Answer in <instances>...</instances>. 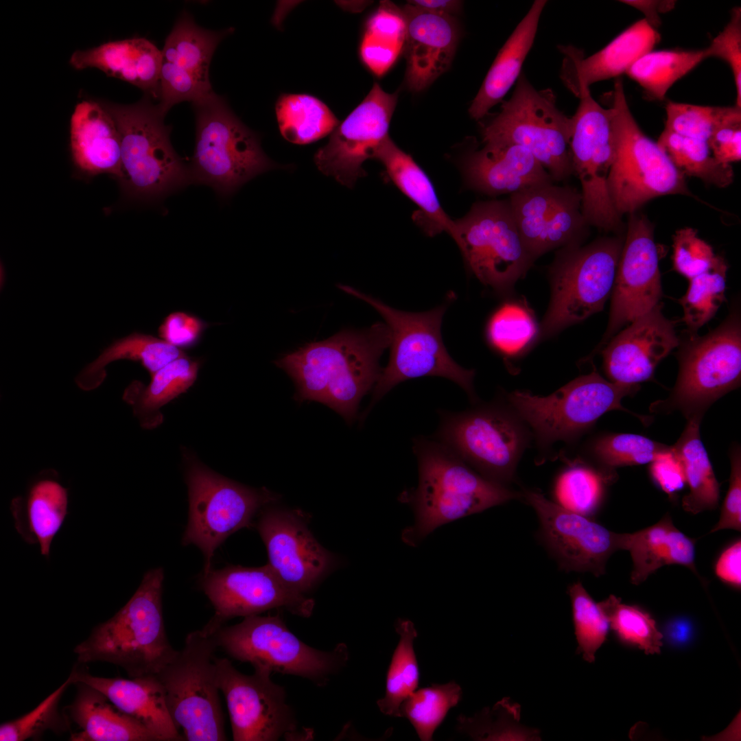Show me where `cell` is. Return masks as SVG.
I'll return each instance as SVG.
<instances>
[{
	"instance_id": "bcb514c9",
	"label": "cell",
	"mask_w": 741,
	"mask_h": 741,
	"mask_svg": "<svg viewBox=\"0 0 741 741\" xmlns=\"http://www.w3.org/2000/svg\"><path fill=\"white\" fill-rule=\"evenodd\" d=\"M727 269L725 260L718 255L707 271L688 280L687 292L679 302L683 308V320L690 336L696 335L725 301Z\"/></svg>"
},
{
	"instance_id": "94428289",
	"label": "cell",
	"mask_w": 741,
	"mask_h": 741,
	"mask_svg": "<svg viewBox=\"0 0 741 741\" xmlns=\"http://www.w3.org/2000/svg\"><path fill=\"white\" fill-rule=\"evenodd\" d=\"M650 473L655 482L669 496L681 490L686 478L681 460L672 450L650 462Z\"/></svg>"
},
{
	"instance_id": "1f68e13d",
	"label": "cell",
	"mask_w": 741,
	"mask_h": 741,
	"mask_svg": "<svg viewBox=\"0 0 741 741\" xmlns=\"http://www.w3.org/2000/svg\"><path fill=\"white\" fill-rule=\"evenodd\" d=\"M162 53L150 40L132 38L76 51L69 62L75 69L96 68L107 75L128 82L158 99Z\"/></svg>"
},
{
	"instance_id": "8d00e7d4",
	"label": "cell",
	"mask_w": 741,
	"mask_h": 741,
	"mask_svg": "<svg viewBox=\"0 0 741 741\" xmlns=\"http://www.w3.org/2000/svg\"><path fill=\"white\" fill-rule=\"evenodd\" d=\"M10 508L17 532L27 543L38 544L41 554L48 557L68 513L67 489L52 478L40 479L25 497L13 499Z\"/></svg>"
},
{
	"instance_id": "9f6ffc18",
	"label": "cell",
	"mask_w": 741,
	"mask_h": 741,
	"mask_svg": "<svg viewBox=\"0 0 741 741\" xmlns=\"http://www.w3.org/2000/svg\"><path fill=\"white\" fill-rule=\"evenodd\" d=\"M672 239L673 269L688 280L707 271L718 257L693 228L677 230Z\"/></svg>"
},
{
	"instance_id": "4fadbf2b",
	"label": "cell",
	"mask_w": 741,
	"mask_h": 741,
	"mask_svg": "<svg viewBox=\"0 0 741 741\" xmlns=\"http://www.w3.org/2000/svg\"><path fill=\"white\" fill-rule=\"evenodd\" d=\"M679 362V375L672 393L652 408L663 411L679 410L687 419L702 417L712 403L740 384L738 316L731 314L705 336H691L680 350Z\"/></svg>"
},
{
	"instance_id": "484cf974",
	"label": "cell",
	"mask_w": 741,
	"mask_h": 741,
	"mask_svg": "<svg viewBox=\"0 0 741 741\" xmlns=\"http://www.w3.org/2000/svg\"><path fill=\"white\" fill-rule=\"evenodd\" d=\"M607 343L602 355L609 381L637 385L653 378L655 368L678 346L679 339L673 321L665 317L659 303Z\"/></svg>"
},
{
	"instance_id": "d6986e66",
	"label": "cell",
	"mask_w": 741,
	"mask_h": 741,
	"mask_svg": "<svg viewBox=\"0 0 741 741\" xmlns=\"http://www.w3.org/2000/svg\"><path fill=\"white\" fill-rule=\"evenodd\" d=\"M217 682L225 697L235 741H274L296 727L285 690L265 668L238 671L227 658H215Z\"/></svg>"
},
{
	"instance_id": "9a60e30c",
	"label": "cell",
	"mask_w": 741,
	"mask_h": 741,
	"mask_svg": "<svg viewBox=\"0 0 741 741\" xmlns=\"http://www.w3.org/2000/svg\"><path fill=\"white\" fill-rule=\"evenodd\" d=\"M455 222L454 241L468 268L495 292L503 294L510 290L534 263L508 199L475 202Z\"/></svg>"
},
{
	"instance_id": "d6a6232c",
	"label": "cell",
	"mask_w": 741,
	"mask_h": 741,
	"mask_svg": "<svg viewBox=\"0 0 741 741\" xmlns=\"http://www.w3.org/2000/svg\"><path fill=\"white\" fill-rule=\"evenodd\" d=\"M696 540L686 536L666 515L652 526L633 533H619L620 550H627L633 561L631 580L639 585L661 567L681 565L698 575L695 566Z\"/></svg>"
},
{
	"instance_id": "4dcf8cb0",
	"label": "cell",
	"mask_w": 741,
	"mask_h": 741,
	"mask_svg": "<svg viewBox=\"0 0 741 741\" xmlns=\"http://www.w3.org/2000/svg\"><path fill=\"white\" fill-rule=\"evenodd\" d=\"M71 149L75 165L89 175L121 177V139L116 123L102 104H78L71 118Z\"/></svg>"
},
{
	"instance_id": "03108f58",
	"label": "cell",
	"mask_w": 741,
	"mask_h": 741,
	"mask_svg": "<svg viewBox=\"0 0 741 741\" xmlns=\"http://www.w3.org/2000/svg\"><path fill=\"white\" fill-rule=\"evenodd\" d=\"M408 3L434 14L451 16L460 11L462 5L460 1L455 0H413Z\"/></svg>"
},
{
	"instance_id": "f35d334b",
	"label": "cell",
	"mask_w": 741,
	"mask_h": 741,
	"mask_svg": "<svg viewBox=\"0 0 741 741\" xmlns=\"http://www.w3.org/2000/svg\"><path fill=\"white\" fill-rule=\"evenodd\" d=\"M186 355L180 348L150 335L132 333L115 341L75 377L83 390L99 387L106 376L105 367L119 360L139 362L152 375L172 361Z\"/></svg>"
},
{
	"instance_id": "f6af8a7d",
	"label": "cell",
	"mask_w": 741,
	"mask_h": 741,
	"mask_svg": "<svg viewBox=\"0 0 741 741\" xmlns=\"http://www.w3.org/2000/svg\"><path fill=\"white\" fill-rule=\"evenodd\" d=\"M395 630L400 639L388 668L385 695L377 703L384 714L401 717V703L418 688L419 672L413 646L417 632L411 621L402 619L397 621Z\"/></svg>"
},
{
	"instance_id": "8fae6325",
	"label": "cell",
	"mask_w": 741,
	"mask_h": 741,
	"mask_svg": "<svg viewBox=\"0 0 741 741\" xmlns=\"http://www.w3.org/2000/svg\"><path fill=\"white\" fill-rule=\"evenodd\" d=\"M572 117L556 106L551 89L537 90L520 75L512 97L482 128L483 143L506 142L527 149L554 183L574 175L570 152Z\"/></svg>"
},
{
	"instance_id": "9c48e42d",
	"label": "cell",
	"mask_w": 741,
	"mask_h": 741,
	"mask_svg": "<svg viewBox=\"0 0 741 741\" xmlns=\"http://www.w3.org/2000/svg\"><path fill=\"white\" fill-rule=\"evenodd\" d=\"M213 637L202 628L189 633L181 650L156 675L171 717L187 741H224Z\"/></svg>"
},
{
	"instance_id": "5b68a950",
	"label": "cell",
	"mask_w": 741,
	"mask_h": 741,
	"mask_svg": "<svg viewBox=\"0 0 741 741\" xmlns=\"http://www.w3.org/2000/svg\"><path fill=\"white\" fill-rule=\"evenodd\" d=\"M118 128L121 177L128 198L153 202L191 184L189 165L170 141L171 127L157 105L145 99L131 105L104 104Z\"/></svg>"
},
{
	"instance_id": "836d02e7",
	"label": "cell",
	"mask_w": 741,
	"mask_h": 741,
	"mask_svg": "<svg viewBox=\"0 0 741 741\" xmlns=\"http://www.w3.org/2000/svg\"><path fill=\"white\" fill-rule=\"evenodd\" d=\"M64 713L78 727L71 741H157L145 727L121 711L99 690L83 682Z\"/></svg>"
},
{
	"instance_id": "603a6c76",
	"label": "cell",
	"mask_w": 741,
	"mask_h": 741,
	"mask_svg": "<svg viewBox=\"0 0 741 741\" xmlns=\"http://www.w3.org/2000/svg\"><path fill=\"white\" fill-rule=\"evenodd\" d=\"M661 296L653 226L644 215L631 213L612 290L609 324L602 344L623 326L659 304Z\"/></svg>"
},
{
	"instance_id": "f1b7e54d",
	"label": "cell",
	"mask_w": 741,
	"mask_h": 741,
	"mask_svg": "<svg viewBox=\"0 0 741 741\" xmlns=\"http://www.w3.org/2000/svg\"><path fill=\"white\" fill-rule=\"evenodd\" d=\"M72 684L83 682L99 690L121 711L148 729L157 741L185 740L169 712L165 691L156 675L105 678L73 670Z\"/></svg>"
},
{
	"instance_id": "60d3db41",
	"label": "cell",
	"mask_w": 741,
	"mask_h": 741,
	"mask_svg": "<svg viewBox=\"0 0 741 741\" xmlns=\"http://www.w3.org/2000/svg\"><path fill=\"white\" fill-rule=\"evenodd\" d=\"M275 111L281 135L294 144L315 142L331 134L340 124L323 102L308 94H281Z\"/></svg>"
},
{
	"instance_id": "be15d7a7",
	"label": "cell",
	"mask_w": 741,
	"mask_h": 741,
	"mask_svg": "<svg viewBox=\"0 0 741 741\" xmlns=\"http://www.w3.org/2000/svg\"><path fill=\"white\" fill-rule=\"evenodd\" d=\"M741 541H736L718 558L715 573L722 581L740 587L741 585Z\"/></svg>"
},
{
	"instance_id": "ffe728a7",
	"label": "cell",
	"mask_w": 741,
	"mask_h": 741,
	"mask_svg": "<svg viewBox=\"0 0 741 741\" xmlns=\"http://www.w3.org/2000/svg\"><path fill=\"white\" fill-rule=\"evenodd\" d=\"M508 200L534 261L554 249L582 245L589 235L580 191L572 185L549 183L510 194Z\"/></svg>"
},
{
	"instance_id": "e0dca14e",
	"label": "cell",
	"mask_w": 741,
	"mask_h": 741,
	"mask_svg": "<svg viewBox=\"0 0 741 741\" xmlns=\"http://www.w3.org/2000/svg\"><path fill=\"white\" fill-rule=\"evenodd\" d=\"M572 117L570 152L574 175L580 181L581 210L590 226L619 233L622 217L611 202L607 180L615 151L613 110L604 108L590 91L580 93Z\"/></svg>"
},
{
	"instance_id": "f5cc1de1",
	"label": "cell",
	"mask_w": 741,
	"mask_h": 741,
	"mask_svg": "<svg viewBox=\"0 0 741 741\" xmlns=\"http://www.w3.org/2000/svg\"><path fill=\"white\" fill-rule=\"evenodd\" d=\"M534 319L528 309L513 302L502 305L486 326L489 344L505 357L520 353L537 334Z\"/></svg>"
},
{
	"instance_id": "7c38bea8",
	"label": "cell",
	"mask_w": 741,
	"mask_h": 741,
	"mask_svg": "<svg viewBox=\"0 0 741 741\" xmlns=\"http://www.w3.org/2000/svg\"><path fill=\"white\" fill-rule=\"evenodd\" d=\"M624 239L604 237L583 246L560 248L551 266V301L541 338L602 310L611 293Z\"/></svg>"
},
{
	"instance_id": "ac0fdd59",
	"label": "cell",
	"mask_w": 741,
	"mask_h": 741,
	"mask_svg": "<svg viewBox=\"0 0 741 741\" xmlns=\"http://www.w3.org/2000/svg\"><path fill=\"white\" fill-rule=\"evenodd\" d=\"M200 585L215 609L214 615L202 628L210 635L235 617L245 618L283 608L307 618L314 607L312 598L287 585L268 564L259 567L231 565L211 569L203 573Z\"/></svg>"
},
{
	"instance_id": "680465c9",
	"label": "cell",
	"mask_w": 741,
	"mask_h": 741,
	"mask_svg": "<svg viewBox=\"0 0 741 741\" xmlns=\"http://www.w3.org/2000/svg\"><path fill=\"white\" fill-rule=\"evenodd\" d=\"M207 322L185 311L169 314L158 328L159 336L167 342L180 348H189L200 340Z\"/></svg>"
},
{
	"instance_id": "db71d44e",
	"label": "cell",
	"mask_w": 741,
	"mask_h": 741,
	"mask_svg": "<svg viewBox=\"0 0 741 741\" xmlns=\"http://www.w3.org/2000/svg\"><path fill=\"white\" fill-rule=\"evenodd\" d=\"M568 593L578 642L577 653H582L585 661L593 662L596 652L607 639L608 619L599 602L592 599L581 583L570 585Z\"/></svg>"
},
{
	"instance_id": "c3c4849f",
	"label": "cell",
	"mask_w": 741,
	"mask_h": 741,
	"mask_svg": "<svg viewBox=\"0 0 741 741\" xmlns=\"http://www.w3.org/2000/svg\"><path fill=\"white\" fill-rule=\"evenodd\" d=\"M461 696L462 689L454 681L416 689L401 703L400 716L409 720L421 740H432L434 731Z\"/></svg>"
},
{
	"instance_id": "7a4b0ae2",
	"label": "cell",
	"mask_w": 741,
	"mask_h": 741,
	"mask_svg": "<svg viewBox=\"0 0 741 741\" xmlns=\"http://www.w3.org/2000/svg\"><path fill=\"white\" fill-rule=\"evenodd\" d=\"M413 449L419 483L408 498L415 515L403 534L408 544L443 524L521 498V492L484 477L439 441L417 438Z\"/></svg>"
},
{
	"instance_id": "6125c7cd",
	"label": "cell",
	"mask_w": 741,
	"mask_h": 741,
	"mask_svg": "<svg viewBox=\"0 0 741 741\" xmlns=\"http://www.w3.org/2000/svg\"><path fill=\"white\" fill-rule=\"evenodd\" d=\"M714 158L720 163L731 165L741 159V123L728 125L716 130L707 140Z\"/></svg>"
},
{
	"instance_id": "5bb4252c",
	"label": "cell",
	"mask_w": 741,
	"mask_h": 741,
	"mask_svg": "<svg viewBox=\"0 0 741 741\" xmlns=\"http://www.w3.org/2000/svg\"><path fill=\"white\" fill-rule=\"evenodd\" d=\"M213 637L230 657L254 668L293 674L323 683L348 659L344 644L331 651L315 649L296 637L279 615L245 617L222 626Z\"/></svg>"
},
{
	"instance_id": "681fc988",
	"label": "cell",
	"mask_w": 741,
	"mask_h": 741,
	"mask_svg": "<svg viewBox=\"0 0 741 741\" xmlns=\"http://www.w3.org/2000/svg\"><path fill=\"white\" fill-rule=\"evenodd\" d=\"M399 12L384 1L365 21L360 57L366 67L377 76L384 75L394 61Z\"/></svg>"
},
{
	"instance_id": "d4e9b609",
	"label": "cell",
	"mask_w": 741,
	"mask_h": 741,
	"mask_svg": "<svg viewBox=\"0 0 741 741\" xmlns=\"http://www.w3.org/2000/svg\"><path fill=\"white\" fill-rule=\"evenodd\" d=\"M257 529L266 547L268 564L287 585L301 593L316 585L333 565V556L296 511L267 508L261 513Z\"/></svg>"
},
{
	"instance_id": "4316f807",
	"label": "cell",
	"mask_w": 741,
	"mask_h": 741,
	"mask_svg": "<svg viewBox=\"0 0 741 741\" xmlns=\"http://www.w3.org/2000/svg\"><path fill=\"white\" fill-rule=\"evenodd\" d=\"M404 23L405 82L420 92L449 67L459 40L454 16L434 14L410 3L401 12Z\"/></svg>"
},
{
	"instance_id": "277c9868",
	"label": "cell",
	"mask_w": 741,
	"mask_h": 741,
	"mask_svg": "<svg viewBox=\"0 0 741 741\" xmlns=\"http://www.w3.org/2000/svg\"><path fill=\"white\" fill-rule=\"evenodd\" d=\"M338 287L375 309L391 332L389 362L374 386L371 405L398 384L425 376L442 377L454 381L467 393L473 403H478L473 382L475 371L460 366L451 358L441 336L443 315L454 294L450 293L445 303L431 310L409 312L392 308L351 286L340 284Z\"/></svg>"
},
{
	"instance_id": "7bdbcfd3",
	"label": "cell",
	"mask_w": 741,
	"mask_h": 741,
	"mask_svg": "<svg viewBox=\"0 0 741 741\" xmlns=\"http://www.w3.org/2000/svg\"><path fill=\"white\" fill-rule=\"evenodd\" d=\"M706 59L705 51H651L637 60L626 74L655 99H664L670 88Z\"/></svg>"
},
{
	"instance_id": "7402d4cb",
	"label": "cell",
	"mask_w": 741,
	"mask_h": 741,
	"mask_svg": "<svg viewBox=\"0 0 741 741\" xmlns=\"http://www.w3.org/2000/svg\"><path fill=\"white\" fill-rule=\"evenodd\" d=\"M521 493L537 515L540 539L562 569L596 576L604 574L608 559L620 550L619 533L560 506L538 491L523 489Z\"/></svg>"
},
{
	"instance_id": "6f0895ef",
	"label": "cell",
	"mask_w": 741,
	"mask_h": 741,
	"mask_svg": "<svg viewBox=\"0 0 741 741\" xmlns=\"http://www.w3.org/2000/svg\"><path fill=\"white\" fill-rule=\"evenodd\" d=\"M706 58H717L726 62L733 76L736 89V106L741 107V8H733L731 18L723 30L704 49Z\"/></svg>"
},
{
	"instance_id": "11a10c76",
	"label": "cell",
	"mask_w": 741,
	"mask_h": 741,
	"mask_svg": "<svg viewBox=\"0 0 741 741\" xmlns=\"http://www.w3.org/2000/svg\"><path fill=\"white\" fill-rule=\"evenodd\" d=\"M72 684L71 677L54 692L49 694L34 709L13 720L0 726L1 741H23L36 739L46 731L54 732L67 731L69 722L67 716L58 709L60 698L66 688Z\"/></svg>"
},
{
	"instance_id": "6da1fadb",
	"label": "cell",
	"mask_w": 741,
	"mask_h": 741,
	"mask_svg": "<svg viewBox=\"0 0 741 741\" xmlns=\"http://www.w3.org/2000/svg\"><path fill=\"white\" fill-rule=\"evenodd\" d=\"M391 340L388 325L376 322L307 343L274 364L293 380L296 401L322 403L351 423L380 375L379 360Z\"/></svg>"
},
{
	"instance_id": "ee69618b",
	"label": "cell",
	"mask_w": 741,
	"mask_h": 741,
	"mask_svg": "<svg viewBox=\"0 0 741 741\" xmlns=\"http://www.w3.org/2000/svg\"><path fill=\"white\" fill-rule=\"evenodd\" d=\"M605 473L583 460L567 462L557 473L552 486L554 502L574 513L589 517L603 499Z\"/></svg>"
},
{
	"instance_id": "83f0119b",
	"label": "cell",
	"mask_w": 741,
	"mask_h": 741,
	"mask_svg": "<svg viewBox=\"0 0 741 741\" xmlns=\"http://www.w3.org/2000/svg\"><path fill=\"white\" fill-rule=\"evenodd\" d=\"M484 143L481 149L470 152L463 163L464 177L471 189L497 196L554 182L525 148L506 142Z\"/></svg>"
},
{
	"instance_id": "52a82bcc",
	"label": "cell",
	"mask_w": 741,
	"mask_h": 741,
	"mask_svg": "<svg viewBox=\"0 0 741 741\" xmlns=\"http://www.w3.org/2000/svg\"><path fill=\"white\" fill-rule=\"evenodd\" d=\"M612 108L615 151L607 180L609 194L622 217L635 213L653 198L682 195L696 198L684 176L657 142L641 130L628 107L622 81L614 83Z\"/></svg>"
},
{
	"instance_id": "d590c367",
	"label": "cell",
	"mask_w": 741,
	"mask_h": 741,
	"mask_svg": "<svg viewBox=\"0 0 741 741\" xmlns=\"http://www.w3.org/2000/svg\"><path fill=\"white\" fill-rule=\"evenodd\" d=\"M384 165L394 184L420 209L416 215L419 222H428L424 228L427 235L434 236L447 232L455 239L457 228L444 211L429 177L412 157L400 149L388 137L375 156Z\"/></svg>"
},
{
	"instance_id": "74e56055",
	"label": "cell",
	"mask_w": 741,
	"mask_h": 741,
	"mask_svg": "<svg viewBox=\"0 0 741 741\" xmlns=\"http://www.w3.org/2000/svg\"><path fill=\"white\" fill-rule=\"evenodd\" d=\"M200 366L198 360L185 355L152 374L148 385L135 380L126 388L123 399L132 405L143 427L152 429L162 422L160 408L193 384Z\"/></svg>"
},
{
	"instance_id": "2e32d148",
	"label": "cell",
	"mask_w": 741,
	"mask_h": 741,
	"mask_svg": "<svg viewBox=\"0 0 741 741\" xmlns=\"http://www.w3.org/2000/svg\"><path fill=\"white\" fill-rule=\"evenodd\" d=\"M189 520L183 545H195L204 557V573L214 552L237 530L248 527L256 513L276 500L266 489H255L226 478L198 462L187 471Z\"/></svg>"
},
{
	"instance_id": "b9f144b4",
	"label": "cell",
	"mask_w": 741,
	"mask_h": 741,
	"mask_svg": "<svg viewBox=\"0 0 741 741\" xmlns=\"http://www.w3.org/2000/svg\"><path fill=\"white\" fill-rule=\"evenodd\" d=\"M657 142L684 176L696 177L720 188L733 183L731 165L717 161L706 141L682 136L664 128Z\"/></svg>"
},
{
	"instance_id": "44dd1931",
	"label": "cell",
	"mask_w": 741,
	"mask_h": 741,
	"mask_svg": "<svg viewBox=\"0 0 741 741\" xmlns=\"http://www.w3.org/2000/svg\"><path fill=\"white\" fill-rule=\"evenodd\" d=\"M397 93H388L374 83L368 94L331 132L328 143L314 155L318 169L351 187L366 175L362 164L374 158L389 137Z\"/></svg>"
},
{
	"instance_id": "8992f818",
	"label": "cell",
	"mask_w": 741,
	"mask_h": 741,
	"mask_svg": "<svg viewBox=\"0 0 741 741\" xmlns=\"http://www.w3.org/2000/svg\"><path fill=\"white\" fill-rule=\"evenodd\" d=\"M192 105L196 140L189 165L191 184L209 186L225 198L277 167L263 152L257 134L236 117L222 97L213 92Z\"/></svg>"
},
{
	"instance_id": "ba28073f",
	"label": "cell",
	"mask_w": 741,
	"mask_h": 741,
	"mask_svg": "<svg viewBox=\"0 0 741 741\" xmlns=\"http://www.w3.org/2000/svg\"><path fill=\"white\" fill-rule=\"evenodd\" d=\"M638 385H622L603 378L593 370L545 397L515 390L506 401L529 427L540 452L545 454L557 442L574 445L607 412H628L622 399Z\"/></svg>"
},
{
	"instance_id": "ab89813d",
	"label": "cell",
	"mask_w": 741,
	"mask_h": 741,
	"mask_svg": "<svg viewBox=\"0 0 741 741\" xmlns=\"http://www.w3.org/2000/svg\"><path fill=\"white\" fill-rule=\"evenodd\" d=\"M700 416L688 419V422L672 450L683 464L686 483L690 491L682 500L683 508L697 514L717 507L719 485L706 450L701 440Z\"/></svg>"
},
{
	"instance_id": "3957f363",
	"label": "cell",
	"mask_w": 741,
	"mask_h": 741,
	"mask_svg": "<svg viewBox=\"0 0 741 741\" xmlns=\"http://www.w3.org/2000/svg\"><path fill=\"white\" fill-rule=\"evenodd\" d=\"M163 579L161 567L146 572L128 602L75 646L78 661L110 663L130 678L158 673L177 652L164 624Z\"/></svg>"
},
{
	"instance_id": "816d5d0a",
	"label": "cell",
	"mask_w": 741,
	"mask_h": 741,
	"mask_svg": "<svg viewBox=\"0 0 741 741\" xmlns=\"http://www.w3.org/2000/svg\"><path fill=\"white\" fill-rule=\"evenodd\" d=\"M599 604L622 642L637 646L647 655L660 652L663 635L649 613L638 607L622 604L613 595Z\"/></svg>"
},
{
	"instance_id": "7dc6e473",
	"label": "cell",
	"mask_w": 741,
	"mask_h": 741,
	"mask_svg": "<svg viewBox=\"0 0 741 741\" xmlns=\"http://www.w3.org/2000/svg\"><path fill=\"white\" fill-rule=\"evenodd\" d=\"M672 447L635 434H607L586 447V453L604 473L614 468L650 463L670 452Z\"/></svg>"
},
{
	"instance_id": "f546056e",
	"label": "cell",
	"mask_w": 741,
	"mask_h": 741,
	"mask_svg": "<svg viewBox=\"0 0 741 741\" xmlns=\"http://www.w3.org/2000/svg\"><path fill=\"white\" fill-rule=\"evenodd\" d=\"M660 34L646 19L639 20L591 56L583 58L575 51L564 52L574 67L565 71L563 80L578 97L590 90L593 83L626 73L642 56L652 51Z\"/></svg>"
},
{
	"instance_id": "cb8c5ba5",
	"label": "cell",
	"mask_w": 741,
	"mask_h": 741,
	"mask_svg": "<svg viewBox=\"0 0 741 741\" xmlns=\"http://www.w3.org/2000/svg\"><path fill=\"white\" fill-rule=\"evenodd\" d=\"M233 30H206L186 11L180 15L161 51L158 106L163 113L178 103H194L214 92L209 80L211 60L219 43Z\"/></svg>"
},
{
	"instance_id": "f907efd6",
	"label": "cell",
	"mask_w": 741,
	"mask_h": 741,
	"mask_svg": "<svg viewBox=\"0 0 741 741\" xmlns=\"http://www.w3.org/2000/svg\"><path fill=\"white\" fill-rule=\"evenodd\" d=\"M665 129L707 141L720 128L741 123V107L708 106L669 102Z\"/></svg>"
},
{
	"instance_id": "30bf717a",
	"label": "cell",
	"mask_w": 741,
	"mask_h": 741,
	"mask_svg": "<svg viewBox=\"0 0 741 741\" xmlns=\"http://www.w3.org/2000/svg\"><path fill=\"white\" fill-rule=\"evenodd\" d=\"M436 436L475 471L506 486L515 479L518 462L532 436L506 400L477 405L459 413L443 412Z\"/></svg>"
},
{
	"instance_id": "91938a15",
	"label": "cell",
	"mask_w": 741,
	"mask_h": 741,
	"mask_svg": "<svg viewBox=\"0 0 741 741\" xmlns=\"http://www.w3.org/2000/svg\"><path fill=\"white\" fill-rule=\"evenodd\" d=\"M729 487L718 523L711 533L725 529L741 530V459L738 449L731 455Z\"/></svg>"
},
{
	"instance_id": "e7e4bbea",
	"label": "cell",
	"mask_w": 741,
	"mask_h": 741,
	"mask_svg": "<svg viewBox=\"0 0 741 741\" xmlns=\"http://www.w3.org/2000/svg\"><path fill=\"white\" fill-rule=\"evenodd\" d=\"M621 2L629 5L644 13L646 21L656 29L661 23L659 14L674 7V1L626 0Z\"/></svg>"
},
{
	"instance_id": "e575fe53",
	"label": "cell",
	"mask_w": 741,
	"mask_h": 741,
	"mask_svg": "<svg viewBox=\"0 0 741 741\" xmlns=\"http://www.w3.org/2000/svg\"><path fill=\"white\" fill-rule=\"evenodd\" d=\"M547 1L536 0L500 49L469 108L470 116L482 119L500 102L520 76L536 36Z\"/></svg>"
}]
</instances>
